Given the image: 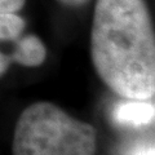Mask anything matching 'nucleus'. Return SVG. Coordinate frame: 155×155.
I'll return each mask as SVG.
<instances>
[{
	"label": "nucleus",
	"instance_id": "1",
	"mask_svg": "<svg viewBox=\"0 0 155 155\" xmlns=\"http://www.w3.org/2000/svg\"><path fill=\"white\" fill-rule=\"evenodd\" d=\"M91 56L100 79L123 98L155 93V36L145 0H97Z\"/></svg>",
	"mask_w": 155,
	"mask_h": 155
},
{
	"label": "nucleus",
	"instance_id": "2",
	"mask_svg": "<svg viewBox=\"0 0 155 155\" xmlns=\"http://www.w3.org/2000/svg\"><path fill=\"white\" fill-rule=\"evenodd\" d=\"M93 125L70 116L51 102H35L21 113L12 143L13 155H96Z\"/></svg>",
	"mask_w": 155,
	"mask_h": 155
},
{
	"label": "nucleus",
	"instance_id": "3",
	"mask_svg": "<svg viewBox=\"0 0 155 155\" xmlns=\"http://www.w3.org/2000/svg\"><path fill=\"white\" fill-rule=\"evenodd\" d=\"M154 115L155 107L150 100L124 98L116 104L111 111V119L118 127L134 129L151 124Z\"/></svg>",
	"mask_w": 155,
	"mask_h": 155
},
{
	"label": "nucleus",
	"instance_id": "4",
	"mask_svg": "<svg viewBox=\"0 0 155 155\" xmlns=\"http://www.w3.org/2000/svg\"><path fill=\"white\" fill-rule=\"evenodd\" d=\"M16 41V51L9 56L12 62L26 67H36L45 61V45L36 35H26L21 39L18 38Z\"/></svg>",
	"mask_w": 155,
	"mask_h": 155
},
{
	"label": "nucleus",
	"instance_id": "5",
	"mask_svg": "<svg viewBox=\"0 0 155 155\" xmlns=\"http://www.w3.org/2000/svg\"><path fill=\"white\" fill-rule=\"evenodd\" d=\"M25 26V19L17 13H0V41L17 40Z\"/></svg>",
	"mask_w": 155,
	"mask_h": 155
},
{
	"label": "nucleus",
	"instance_id": "6",
	"mask_svg": "<svg viewBox=\"0 0 155 155\" xmlns=\"http://www.w3.org/2000/svg\"><path fill=\"white\" fill-rule=\"evenodd\" d=\"M122 155H155L154 143L150 141H136L125 147Z\"/></svg>",
	"mask_w": 155,
	"mask_h": 155
},
{
	"label": "nucleus",
	"instance_id": "7",
	"mask_svg": "<svg viewBox=\"0 0 155 155\" xmlns=\"http://www.w3.org/2000/svg\"><path fill=\"white\" fill-rule=\"evenodd\" d=\"M25 3L26 0H0V13H17Z\"/></svg>",
	"mask_w": 155,
	"mask_h": 155
},
{
	"label": "nucleus",
	"instance_id": "8",
	"mask_svg": "<svg viewBox=\"0 0 155 155\" xmlns=\"http://www.w3.org/2000/svg\"><path fill=\"white\" fill-rule=\"evenodd\" d=\"M11 62H12V61H11V57L0 52V78H2V76L8 71Z\"/></svg>",
	"mask_w": 155,
	"mask_h": 155
},
{
	"label": "nucleus",
	"instance_id": "9",
	"mask_svg": "<svg viewBox=\"0 0 155 155\" xmlns=\"http://www.w3.org/2000/svg\"><path fill=\"white\" fill-rule=\"evenodd\" d=\"M62 5H66V7H72V8H76V7H81L88 2V0H58Z\"/></svg>",
	"mask_w": 155,
	"mask_h": 155
}]
</instances>
